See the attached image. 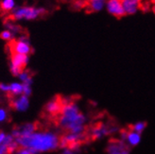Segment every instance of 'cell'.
Masks as SVG:
<instances>
[{"label":"cell","mask_w":155,"mask_h":154,"mask_svg":"<svg viewBox=\"0 0 155 154\" xmlns=\"http://www.w3.org/2000/svg\"><path fill=\"white\" fill-rule=\"evenodd\" d=\"M15 141L33 154L55 150L59 148V136L50 133H34L27 136H19L15 138Z\"/></svg>","instance_id":"6da1fadb"},{"label":"cell","mask_w":155,"mask_h":154,"mask_svg":"<svg viewBox=\"0 0 155 154\" xmlns=\"http://www.w3.org/2000/svg\"><path fill=\"white\" fill-rule=\"evenodd\" d=\"M45 13V10L35 6H19L12 11L14 21H33Z\"/></svg>","instance_id":"7a4b0ae2"},{"label":"cell","mask_w":155,"mask_h":154,"mask_svg":"<svg viewBox=\"0 0 155 154\" xmlns=\"http://www.w3.org/2000/svg\"><path fill=\"white\" fill-rule=\"evenodd\" d=\"M12 53L21 54L29 56L32 53V47L28 37L26 35H20L16 40H13L11 45Z\"/></svg>","instance_id":"3957f363"},{"label":"cell","mask_w":155,"mask_h":154,"mask_svg":"<svg viewBox=\"0 0 155 154\" xmlns=\"http://www.w3.org/2000/svg\"><path fill=\"white\" fill-rule=\"evenodd\" d=\"M28 61L29 56L12 53L10 60V71L12 75L14 77H18L23 70H25V67L28 64Z\"/></svg>","instance_id":"277c9868"},{"label":"cell","mask_w":155,"mask_h":154,"mask_svg":"<svg viewBox=\"0 0 155 154\" xmlns=\"http://www.w3.org/2000/svg\"><path fill=\"white\" fill-rule=\"evenodd\" d=\"M105 9L111 15L114 17H123L125 16V12L123 10L122 0H107Z\"/></svg>","instance_id":"5b68a950"},{"label":"cell","mask_w":155,"mask_h":154,"mask_svg":"<svg viewBox=\"0 0 155 154\" xmlns=\"http://www.w3.org/2000/svg\"><path fill=\"white\" fill-rule=\"evenodd\" d=\"M9 105L12 109L16 111H26L28 107V99L25 95H21L19 97H14L9 100Z\"/></svg>","instance_id":"8992f818"},{"label":"cell","mask_w":155,"mask_h":154,"mask_svg":"<svg viewBox=\"0 0 155 154\" xmlns=\"http://www.w3.org/2000/svg\"><path fill=\"white\" fill-rule=\"evenodd\" d=\"M122 5L125 15H134L140 10V4L128 1V0H122Z\"/></svg>","instance_id":"52a82bcc"},{"label":"cell","mask_w":155,"mask_h":154,"mask_svg":"<svg viewBox=\"0 0 155 154\" xmlns=\"http://www.w3.org/2000/svg\"><path fill=\"white\" fill-rule=\"evenodd\" d=\"M107 0H87V7L93 12H99L105 9Z\"/></svg>","instance_id":"ba28073f"},{"label":"cell","mask_w":155,"mask_h":154,"mask_svg":"<svg viewBox=\"0 0 155 154\" xmlns=\"http://www.w3.org/2000/svg\"><path fill=\"white\" fill-rule=\"evenodd\" d=\"M130 147H136L139 145V143L141 142V134L137 133L133 130H129L127 133V137H126V141Z\"/></svg>","instance_id":"9c48e42d"},{"label":"cell","mask_w":155,"mask_h":154,"mask_svg":"<svg viewBox=\"0 0 155 154\" xmlns=\"http://www.w3.org/2000/svg\"><path fill=\"white\" fill-rule=\"evenodd\" d=\"M24 92V85L19 82H12L10 84V91L7 92V96L10 97H17L19 95H23Z\"/></svg>","instance_id":"30bf717a"},{"label":"cell","mask_w":155,"mask_h":154,"mask_svg":"<svg viewBox=\"0 0 155 154\" xmlns=\"http://www.w3.org/2000/svg\"><path fill=\"white\" fill-rule=\"evenodd\" d=\"M16 8L15 0H0V10L4 12H11Z\"/></svg>","instance_id":"8fae6325"},{"label":"cell","mask_w":155,"mask_h":154,"mask_svg":"<svg viewBox=\"0 0 155 154\" xmlns=\"http://www.w3.org/2000/svg\"><path fill=\"white\" fill-rule=\"evenodd\" d=\"M18 78L22 81L23 84H26V85H31V83H32V76H31V74H30L29 71L23 70L19 74Z\"/></svg>","instance_id":"7c38bea8"},{"label":"cell","mask_w":155,"mask_h":154,"mask_svg":"<svg viewBox=\"0 0 155 154\" xmlns=\"http://www.w3.org/2000/svg\"><path fill=\"white\" fill-rule=\"evenodd\" d=\"M5 28L8 29V30H10V31L12 32L15 36L18 35L21 32V28L14 21H12V20H9V21L6 22Z\"/></svg>","instance_id":"4fadbf2b"},{"label":"cell","mask_w":155,"mask_h":154,"mask_svg":"<svg viewBox=\"0 0 155 154\" xmlns=\"http://www.w3.org/2000/svg\"><path fill=\"white\" fill-rule=\"evenodd\" d=\"M147 122L145 121H139V122H136L135 124H134L133 126L130 127V130H133V132H135L137 133H142L144 130L146 129L147 128Z\"/></svg>","instance_id":"5bb4252c"},{"label":"cell","mask_w":155,"mask_h":154,"mask_svg":"<svg viewBox=\"0 0 155 154\" xmlns=\"http://www.w3.org/2000/svg\"><path fill=\"white\" fill-rule=\"evenodd\" d=\"M0 38H1V40H3L5 42H8V43H10V42H12L14 40L15 35L12 32H11L10 30L4 28L2 31L0 32Z\"/></svg>","instance_id":"9a60e30c"},{"label":"cell","mask_w":155,"mask_h":154,"mask_svg":"<svg viewBox=\"0 0 155 154\" xmlns=\"http://www.w3.org/2000/svg\"><path fill=\"white\" fill-rule=\"evenodd\" d=\"M13 154H33V153H31L30 152L28 149H24L23 147H18L17 148V149L14 151V153Z\"/></svg>","instance_id":"2e32d148"},{"label":"cell","mask_w":155,"mask_h":154,"mask_svg":"<svg viewBox=\"0 0 155 154\" xmlns=\"http://www.w3.org/2000/svg\"><path fill=\"white\" fill-rule=\"evenodd\" d=\"M140 10L144 12H147L150 10V5L149 2H142L140 4Z\"/></svg>","instance_id":"e0dca14e"},{"label":"cell","mask_w":155,"mask_h":154,"mask_svg":"<svg viewBox=\"0 0 155 154\" xmlns=\"http://www.w3.org/2000/svg\"><path fill=\"white\" fill-rule=\"evenodd\" d=\"M12 141H13V137H12V135H7V136H5V138H4L3 142L1 143V145L8 146L9 144H11Z\"/></svg>","instance_id":"ac0fdd59"},{"label":"cell","mask_w":155,"mask_h":154,"mask_svg":"<svg viewBox=\"0 0 155 154\" xmlns=\"http://www.w3.org/2000/svg\"><path fill=\"white\" fill-rule=\"evenodd\" d=\"M0 91L7 93V92L10 91V85L9 84H6V83H0Z\"/></svg>","instance_id":"d6986e66"},{"label":"cell","mask_w":155,"mask_h":154,"mask_svg":"<svg viewBox=\"0 0 155 154\" xmlns=\"http://www.w3.org/2000/svg\"><path fill=\"white\" fill-rule=\"evenodd\" d=\"M0 154H11L9 149H8L7 146H4V145L0 146Z\"/></svg>","instance_id":"ffe728a7"},{"label":"cell","mask_w":155,"mask_h":154,"mask_svg":"<svg viewBox=\"0 0 155 154\" xmlns=\"http://www.w3.org/2000/svg\"><path fill=\"white\" fill-rule=\"evenodd\" d=\"M7 119V113L5 110L0 109V122H3Z\"/></svg>","instance_id":"44dd1931"},{"label":"cell","mask_w":155,"mask_h":154,"mask_svg":"<svg viewBox=\"0 0 155 154\" xmlns=\"http://www.w3.org/2000/svg\"><path fill=\"white\" fill-rule=\"evenodd\" d=\"M75 6H76L77 9H81V8H82V6H83V3L81 1H77Z\"/></svg>","instance_id":"7402d4cb"},{"label":"cell","mask_w":155,"mask_h":154,"mask_svg":"<svg viewBox=\"0 0 155 154\" xmlns=\"http://www.w3.org/2000/svg\"><path fill=\"white\" fill-rule=\"evenodd\" d=\"M5 133H2V132H0V144H1L2 142H3V140H4V138H5Z\"/></svg>","instance_id":"603a6c76"},{"label":"cell","mask_w":155,"mask_h":154,"mask_svg":"<svg viewBox=\"0 0 155 154\" xmlns=\"http://www.w3.org/2000/svg\"><path fill=\"white\" fill-rule=\"evenodd\" d=\"M120 154H130V150L129 149H124L120 151Z\"/></svg>","instance_id":"cb8c5ba5"},{"label":"cell","mask_w":155,"mask_h":154,"mask_svg":"<svg viewBox=\"0 0 155 154\" xmlns=\"http://www.w3.org/2000/svg\"><path fill=\"white\" fill-rule=\"evenodd\" d=\"M128 1H131V2H134L137 4H141L143 2V0H128Z\"/></svg>","instance_id":"d4e9b609"},{"label":"cell","mask_w":155,"mask_h":154,"mask_svg":"<svg viewBox=\"0 0 155 154\" xmlns=\"http://www.w3.org/2000/svg\"><path fill=\"white\" fill-rule=\"evenodd\" d=\"M150 10H151V11L154 13V15H155V3H153L152 4V6L150 7Z\"/></svg>","instance_id":"484cf974"},{"label":"cell","mask_w":155,"mask_h":154,"mask_svg":"<svg viewBox=\"0 0 155 154\" xmlns=\"http://www.w3.org/2000/svg\"><path fill=\"white\" fill-rule=\"evenodd\" d=\"M63 154H74L71 150H69V149H66V150H64V153Z\"/></svg>","instance_id":"4316f807"},{"label":"cell","mask_w":155,"mask_h":154,"mask_svg":"<svg viewBox=\"0 0 155 154\" xmlns=\"http://www.w3.org/2000/svg\"><path fill=\"white\" fill-rule=\"evenodd\" d=\"M152 2H153V3H155V0H152Z\"/></svg>","instance_id":"83f0119b"}]
</instances>
